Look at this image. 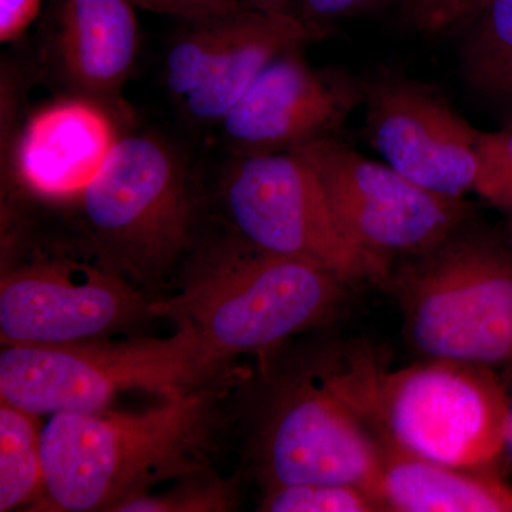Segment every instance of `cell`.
Returning a JSON list of instances; mask_svg holds the SVG:
<instances>
[{
	"label": "cell",
	"instance_id": "9a60e30c",
	"mask_svg": "<svg viewBox=\"0 0 512 512\" xmlns=\"http://www.w3.org/2000/svg\"><path fill=\"white\" fill-rule=\"evenodd\" d=\"M379 444L387 511L512 512V487L498 471L461 470Z\"/></svg>",
	"mask_w": 512,
	"mask_h": 512
},
{
	"label": "cell",
	"instance_id": "ac0fdd59",
	"mask_svg": "<svg viewBox=\"0 0 512 512\" xmlns=\"http://www.w3.org/2000/svg\"><path fill=\"white\" fill-rule=\"evenodd\" d=\"M39 416L3 402L0 406V511L42 500L45 493Z\"/></svg>",
	"mask_w": 512,
	"mask_h": 512
},
{
	"label": "cell",
	"instance_id": "5bb4252c",
	"mask_svg": "<svg viewBox=\"0 0 512 512\" xmlns=\"http://www.w3.org/2000/svg\"><path fill=\"white\" fill-rule=\"evenodd\" d=\"M134 8L131 0H60L57 46L74 86L106 94L126 82L140 43Z\"/></svg>",
	"mask_w": 512,
	"mask_h": 512
},
{
	"label": "cell",
	"instance_id": "44dd1931",
	"mask_svg": "<svg viewBox=\"0 0 512 512\" xmlns=\"http://www.w3.org/2000/svg\"><path fill=\"white\" fill-rule=\"evenodd\" d=\"M474 192L503 212L512 232V119L501 130L481 133L480 170Z\"/></svg>",
	"mask_w": 512,
	"mask_h": 512
},
{
	"label": "cell",
	"instance_id": "7402d4cb",
	"mask_svg": "<svg viewBox=\"0 0 512 512\" xmlns=\"http://www.w3.org/2000/svg\"><path fill=\"white\" fill-rule=\"evenodd\" d=\"M238 493L227 481L210 480L188 484L164 495H140L117 508V512H221L237 508Z\"/></svg>",
	"mask_w": 512,
	"mask_h": 512
},
{
	"label": "cell",
	"instance_id": "6da1fadb",
	"mask_svg": "<svg viewBox=\"0 0 512 512\" xmlns=\"http://www.w3.org/2000/svg\"><path fill=\"white\" fill-rule=\"evenodd\" d=\"M215 393L200 387L141 413L52 414L42 430L43 507L117 511L161 481L200 474L222 426Z\"/></svg>",
	"mask_w": 512,
	"mask_h": 512
},
{
	"label": "cell",
	"instance_id": "8fae6325",
	"mask_svg": "<svg viewBox=\"0 0 512 512\" xmlns=\"http://www.w3.org/2000/svg\"><path fill=\"white\" fill-rule=\"evenodd\" d=\"M150 313L120 271L70 261L28 262L3 272V345H62L101 339Z\"/></svg>",
	"mask_w": 512,
	"mask_h": 512
},
{
	"label": "cell",
	"instance_id": "ffe728a7",
	"mask_svg": "<svg viewBox=\"0 0 512 512\" xmlns=\"http://www.w3.org/2000/svg\"><path fill=\"white\" fill-rule=\"evenodd\" d=\"M259 510L268 512H376L383 504L363 488L345 484L266 487Z\"/></svg>",
	"mask_w": 512,
	"mask_h": 512
},
{
	"label": "cell",
	"instance_id": "52a82bcc",
	"mask_svg": "<svg viewBox=\"0 0 512 512\" xmlns=\"http://www.w3.org/2000/svg\"><path fill=\"white\" fill-rule=\"evenodd\" d=\"M79 198L100 261L117 271L154 275L185 247L192 214L187 177L156 138H119Z\"/></svg>",
	"mask_w": 512,
	"mask_h": 512
},
{
	"label": "cell",
	"instance_id": "4fadbf2b",
	"mask_svg": "<svg viewBox=\"0 0 512 512\" xmlns=\"http://www.w3.org/2000/svg\"><path fill=\"white\" fill-rule=\"evenodd\" d=\"M119 137L113 121L87 101H63L35 114L16 148L22 183L40 197H80Z\"/></svg>",
	"mask_w": 512,
	"mask_h": 512
},
{
	"label": "cell",
	"instance_id": "603a6c76",
	"mask_svg": "<svg viewBox=\"0 0 512 512\" xmlns=\"http://www.w3.org/2000/svg\"><path fill=\"white\" fill-rule=\"evenodd\" d=\"M131 3L148 12L177 16L192 22L218 18L247 8L241 0H131Z\"/></svg>",
	"mask_w": 512,
	"mask_h": 512
},
{
	"label": "cell",
	"instance_id": "4316f807",
	"mask_svg": "<svg viewBox=\"0 0 512 512\" xmlns=\"http://www.w3.org/2000/svg\"><path fill=\"white\" fill-rule=\"evenodd\" d=\"M249 9L265 13L289 12L292 0H241Z\"/></svg>",
	"mask_w": 512,
	"mask_h": 512
},
{
	"label": "cell",
	"instance_id": "484cf974",
	"mask_svg": "<svg viewBox=\"0 0 512 512\" xmlns=\"http://www.w3.org/2000/svg\"><path fill=\"white\" fill-rule=\"evenodd\" d=\"M42 0H0V40L12 42L25 33L39 13Z\"/></svg>",
	"mask_w": 512,
	"mask_h": 512
},
{
	"label": "cell",
	"instance_id": "83f0119b",
	"mask_svg": "<svg viewBox=\"0 0 512 512\" xmlns=\"http://www.w3.org/2000/svg\"><path fill=\"white\" fill-rule=\"evenodd\" d=\"M505 382L508 384L510 390V410H508V423H507V450L508 454L512 456V367L505 370Z\"/></svg>",
	"mask_w": 512,
	"mask_h": 512
},
{
	"label": "cell",
	"instance_id": "9c48e42d",
	"mask_svg": "<svg viewBox=\"0 0 512 512\" xmlns=\"http://www.w3.org/2000/svg\"><path fill=\"white\" fill-rule=\"evenodd\" d=\"M256 434L266 487L345 484L382 497L379 440L362 417L330 390L319 365L276 387Z\"/></svg>",
	"mask_w": 512,
	"mask_h": 512
},
{
	"label": "cell",
	"instance_id": "ba28073f",
	"mask_svg": "<svg viewBox=\"0 0 512 512\" xmlns=\"http://www.w3.org/2000/svg\"><path fill=\"white\" fill-rule=\"evenodd\" d=\"M291 153L312 168L346 234L392 264L437 247L474 217L466 198L427 190L336 136L318 138Z\"/></svg>",
	"mask_w": 512,
	"mask_h": 512
},
{
	"label": "cell",
	"instance_id": "8992f818",
	"mask_svg": "<svg viewBox=\"0 0 512 512\" xmlns=\"http://www.w3.org/2000/svg\"><path fill=\"white\" fill-rule=\"evenodd\" d=\"M227 207L255 247L311 261L352 288L386 291L394 264L346 234L318 177L295 153L242 157L228 178Z\"/></svg>",
	"mask_w": 512,
	"mask_h": 512
},
{
	"label": "cell",
	"instance_id": "5b68a950",
	"mask_svg": "<svg viewBox=\"0 0 512 512\" xmlns=\"http://www.w3.org/2000/svg\"><path fill=\"white\" fill-rule=\"evenodd\" d=\"M228 362L191 328L167 339L3 345L0 397L37 416L97 412L130 390L173 397L200 389Z\"/></svg>",
	"mask_w": 512,
	"mask_h": 512
},
{
	"label": "cell",
	"instance_id": "7c38bea8",
	"mask_svg": "<svg viewBox=\"0 0 512 512\" xmlns=\"http://www.w3.org/2000/svg\"><path fill=\"white\" fill-rule=\"evenodd\" d=\"M299 47L275 57L222 119L228 140L242 157L292 151L336 136L359 106L363 82L349 74L309 66Z\"/></svg>",
	"mask_w": 512,
	"mask_h": 512
},
{
	"label": "cell",
	"instance_id": "d4e9b609",
	"mask_svg": "<svg viewBox=\"0 0 512 512\" xmlns=\"http://www.w3.org/2000/svg\"><path fill=\"white\" fill-rule=\"evenodd\" d=\"M384 2L387 0H301V18L313 26V23L359 15L377 8Z\"/></svg>",
	"mask_w": 512,
	"mask_h": 512
},
{
	"label": "cell",
	"instance_id": "277c9868",
	"mask_svg": "<svg viewBox=\"0 0 512 512\" xmlns=\"http://www.w3.org/2000/svg\"><path fill=\"white\" fill-rule=\"evenodd\" d=\"M244 241L198 269L174 298L150 305L178 328L194 329L215 352H269L286 339L325 325L348 301L352 286L306 259Z\"/></svg>",
	"mask_w": 512,
	"mask_h": 512
},
{
	"label": "cell",
	"instance_id": "30bf717a",
	"mask_svg": "<svg viewBox=\"0 0 512 512\" xmlns=\"http://www.w3.org/2000/svg\"><path fill=\"white\" fill-rule=\"evenodd\" d=\"M370 146L413 183L466 198L480 170L477 130L434 87L399 72L363 80Z\"/></svg>",
	"mask_w": 512,
	"mask_h": 512
},
{
	"label": "cell",
	"instance_id": "3957f363",
	"mask_svg": "<svg viewBox=\"0 0 512 512\" xmlns=\"http://www.w3.org/2000/svg\"><path fill=\"white\" fill-rule=\"evenodd\" d=\"M396 296L410 346L424 359L512 367V232L464 222L437 247L399 259Z\"/></svg>",
	"mask_w": 512,
	"mask_h": 512
},
{
	"label": "cell",
	"instance_id": "d6986e66",
	"mask_svg": "<svg viewBox=\"0 0 512 512\" xmlns=\"http://www.w3.org/2000/svg\"><path fill=\"white\" fill-rule=\"evenodd\" d=\"M256 10L244 8L229 15L195 22L167 57V86L174 94L187 97L217 69L225 56L251 28Z\"/></svg>",
	"mask_w": 512,
	"mask_h": 512
},
{
	"label": "cell",
	"instance_id": "7a4b0ae2",
	"mask_svg": "<svg viewBox=\"0 0 512 512\" xmlns=\"http://www.w3.org/2000/svg\"><path fill=\"white\" fill-rule=\"evenodd\" d=\"M319 367L377 439L446 466L500 473L510 390L493 367L426 359L389 370L369 348Z\"/></svg>",
	"mask_w": 512,
	"mask_h": 512
},
{
	"label": "cell",
	"instance_id": "2e32d148",
	"mask_svg": "<svg viewBox=\"0 0 512 512\" xmlns=\"http://www.w3.org/2000/svg\"><path fill=\"white\" fill-rule=\"evenodd\" d=\"M315 37L301 16L256 12L251 28L195 92L185 107L198 120H222L275 57Z\"/></svg>",
	"mask_w": 512,
	"mask_h": 512
},
{
	"label": "cell",
	"instance_id": "cb8c5ba5",
	"mask_svg": "<svg viewBox=\"0 0 512 512\" xmlns=\"http://www.w3.org/2000/svg\"><path fill=\"white\" fill-rule=\"evenodd\" d=\"M463 0H400L404 25L420 32L436 33L448 28Z\"/></svg>",
	"mask_w": 512,
	"mask_h": 512
},
{
	"label": "cell",
	"instance_id": "e0dca14e",
	"mask_svg": "<svg viewBox=\"0 0 512 512\" xmlns=\"http://www.w3.org/2000/svg\"><path fill=\"white\" fill-rule=\"evenodd\" d=\"M461 77L470 93L512 119V0H474L458 22Z\"/></svg>",
	"mask_w": 512,
	"mask_h": 512
}]
</instances>
